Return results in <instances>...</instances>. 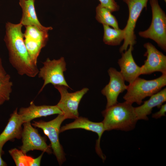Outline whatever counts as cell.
<instances>
[{
	"label": "cell",
	"instance_id": "6da1fadb",
	"mask_svg": "<svg viewBox=\"0 0 166 166\" xmlns=\"http://www.w3.org/2000/svg\"><path fill=\"white\" fill-rule=\"evenodd\" d=\"M22 25L19 23L6 24L4 41L8 51L10 63L21 76L34 77L38 75L37 66L32 64L24 42Z\"/></svg>",
	"mask_w": 166,
	"mask_h": 166
},
{
	"label": "cell",
	"instance_id": "7a4b0ae2",
	"mask_svg": "<svg viewBox=\"0 0 166 166\" xmlns=\"http://www.w3.org/2000/svg\"><path fill=\"white\" fill-rule=\"evenodd\" d=\"M102 122L105 131H128L135 128L138 121L132 104L126 101L117 102L103 111Z\"/></svg>",
	"mask_w": 166,
	"mask_h": 166
},
{
	"label": "cell",
	"instance_id": "3957f363",
	"mask_svg": "<svg viewBox=\"0 0 166 166\" xmlns=\"http://www.w3.org/2000/svg\"><path fill=\"white\" fill-rule=\"evenodd\" d=\"M166 85V74L151 80L138 77L128 85L127 92L123 98L132 104L136 103L140 105L144 99L158 92Z\"/></svg>",
	"mask_w": 166,
	"mask_h": 166
},
{
	"label": "cell",
	"instance_id": "277c9868",
	"mask_svg": "<svg viewBox=\"0 0 166 166\" xmlns=\"http://www.w3.org/2000/svg\"><path fill=\"white\" fill-rule=\"evenodd\" d=\"M152 12V22L147 30L140 31L139 36L155 42L164 51H166V15L158 0H149Z\"/></svg>",
	"mask_w": 166,
	"mask_h": 166
},
{
	"label": "cell",
	"instance_id": "5b68a950",
	"mask_svg": "<svg viewBox=\"0 0 166 166\" xmlns=\"http://www.w3.org/2000/svg\"><path fill=\"white\" fill-rule=\"evenodd\" d=\"M66 119L63 114H59L50 121H34L32 124L34 126L42 129L45 134L48 137L50 142L51 147L60 165L66 160L65 153L60 143L59 137L61 124Z\"/></svg>",
	"mask_w": 166,
	"mask_h": 166
},
{
	"label": "cell",
	"instance_id": "8992f818",
	"mask_svg": "<svg viewBox=\"0 0 166 166\" xmlns=\"http://www.w3.org/2000/svg\"><path fill=\"white\" fill-rule=\"evenodd\" d=\"M43 66L39 70L38 77L44 80L43 84L39 90L41 93L45 86L51 84L54 86L64 85L69 88L64 75L66 70V63L64 57L51 60L49 58L43 63Z\"/></svg>",
	"mask_w": 166,
	"mask_h": 166
},
{
	"label": "cell",
	"instance_id": "52a82bcc",
	"mask_svg": "<svg viewBox=\"0 0 166 166\" xmlns=\"http://www.w3.org/2000/svg\"><path fill=\"white\" fill-rule=\"evenodd\" d=\"M123 0L128 6L129 16L127 24L123 29L125 35L123 44L119 49L121 53L127 50L130 45L133 46L136 44L134 30L136 23L143 10L147 8L149 0Z\"/></svg>",
	"mask_w": 166,
	"mask_h": 166
},
{
	"label": "cell",
	"instance_id": "ba28073f",
	"mask_svg": "<svg viewBox=\"0 0 166 166\" xmlns=\"http://www.w3.org/2000/svg\"><path fill=\"white\" fill-rule=\"evenodd\" d=\"M54 86L61 95L60 99L56 105L62 111L66 119H75L78 117L79 104L89 89L85 88L79 91L70 93L67 91L69 88L67 86L64 85Z\"/></svg>",
	"mask_w": 166,
	"mask_h": 166
},
{
	"label": "cell",
	"instance_id": "9c48e42d",
	"mask_svg": "<svg viewBox=\"0 0 166 166\" xmlns=\"http://www.w3.org/2000/svg\"><path fill=\"white\" fill-rule=\"evenodd\" d=\"M48 32L34 26H26L24 42L31 61L35 65L37 66L38 56L48 40Z\"/></svg>",
	"mask_w": 166,
	"mask_h": 166
},
{
	"label": "cell",
	"instance_id": "30bf717a",
	"mask_svg": "<svg viewBox=\"0 0 166 166\" xmlns=\"http://www.w3.org/2000/svg\"><path fill=\"white\" fill-rule=\"evenodd\" d=\"M23 124V128L22 135V144L20 150L25 154L34 150L51 154V146L47 145L45 139L40 135L37 129L33 127L30 122H25Z\"/></svg>",
	"mask_w": 166,
	"mask_h": 166
},
{
	"label": "cell",
	"instance_id": "8fae6325",
	"mask_svg": "<svg viewBox=\"0 0 166 166\" xmlns=\"http://www.w3.org/2000/svg\"><path fill=\"white\" fill-rule=\"evenodd\" d=\"M147 57L144 64L140 67V74H149L156 72L166 74V56L158 50L151 43L144 44Z\"/></svg>",
	"mask_w": 166,
	"mask_h": 166
},
{
	"label": "cell",
	"instance_id": "7c38bea8",
	"mask_svg": "<svg viewBox=\"0 0 166 166\" xmlns=\"http://www.w3.org/2000/svg\"><path fill=\"white\" fill-rule=\"evenodd\" d=\"M108 72L110 77L109 81L101 91L107 99L106 108L118 102L119 94L126 90L128 86L125 84V81L120 71L114 68H110Z\"/></svg>",
	"mask_w": 166,
	"mask_h": 166
},
{
	"label": "cell",
	"instance_id": "4fadbf2b",
	"mask_svg": "<svg viewBox=\"0 0 166 166\" xmlns=\"http://www.w3.org/2000/svg\"><path fill=\"white\" fill-rule=\"evenodd\" d=\"M77 128L83 129L97 133L98 139L96 141V151L104 161L106 157L103 154L100 146L101 138L104 131H105L102 122H93L86 118L79 117L73 122L61 127L60 132L61 133L68 130Z\"/></svg>",
	"mask_w": 166,
	"mask_h": 166
},
{
	"label": "cell",
	"instance_id": "5bb4252c",
	"mask_svg": "<svg viewBox=\"0 0 166 166\" xmlns=\"http://www.w3.org/2000/svg\"><path fill=\"white\" fill-rule=\"evenodd\" d=\"M128 49L121 53V57L118 61L120 71L125 81L129 84L132 82L140 75V67L135 62L132 52L133 46L130 45Z\"/></svg>",
	"mask_w": 166,
	"mask_h": 166
},
{
	"label": "cell",
	"instance_id": "9a60e30c",
	"mask_svg": "<svg viewBox=\"0 0 166 166\" xmlns=\"http://www.w3.org/2000/svg\"><path fill=\"white\" fill-rule=\"evenodd\" d=\"M18 113L23 123L30 122L34 119L42 117L62 114V111L57 105H36L33 101L30 102L29 107L20 108Z\"/></svg>",
	"mask_w": 166,
	"mask_h": 166
},
{
	"label": "cell",
	"instance_id": "2e32d148",
	"mask_svg": "<svg viewBox=\"0 0 166 166\" xmlns=\"http://www.w3.org/2000/svg\"><path fill=\"white\" fill-rule=\"evenodd\" d=\"M23 124L22 119L16 108L10 115L7 124L4 129L0 134V153H2V148L8 141L14 139L22 138V125Z\"/></svg>",
	"mask_w": 166,
	"mask_h": 166
},
{
	"label": "cell",
	"instance_id": "e0dca14e",
	"mask_svg": "<svg viewBox=\"0 0 166 166\" xmlns=\"http://www.w3.org/2000/svg\"><path fill=\"white\" fill-rule=\"evenodd\" d=\"M166 101V88H164L152 95L148 100L144 101L143 104L134 107L135 112L138 120H148V116L150 114L153 108H160Z\"/></svg>",
	"mask_w": 166,
	"mask_h": 166
},
{
	"label": "cell",
	"instance_id": "ac0fdd59",
	"mask_svg": "<svg viewBox=\"0 0 166 166\" xmlns=\"http://www.w3.org/2000/svg\"><path fill=\"white\" fill-rule=\"evenodd\" d=\"M35 0H19V4L22 10V17L20 21L22 26H34L38 29L49 31L53 29L51 27H45L40 22L37 18L34 7Z\"/></svg>",
	"mask_w": 166,
	"mask_h": 166
},
{
	"label": "cell",
	"instance_id": "d6986e66",
	"mask_svg": "<svg viewBox=\"0 0 166 166\" xmlns=\"http://www.w3.org/2000/svg\"><path fill=\"white\" fill-rule=\"evenodd\" d=\"M104 35L103 41L107 45L117 46L120 44L125 38L124 29H115L103 25Z\"/></svg>",
	"mask_w": 166,
	"mask_h": 166
},
{
	"label": "cell",
	"instance_id": "ffe728a7",
	"mask_svg": "<svg viewBox=\"0 0 166 166\" xmlns=\"http://www.w3.org/2000/svg\"><path fill=\"white\" fill-rule=\"evenodd\" d=\"M95 18L100 23L112 27L119 28L117 20L109 9L99 4L96 8Z\"/></svg>",
	"mask_w": 166,
	"mask_h": 166
},
{
	"label": "cell",
	"instance_id": "44dd1931",
	"mask_svg": "<svg viewBox=\"0 0 166 166\" xmlns=\"http://www.w3.org/2000/svg\"><path fill=\"white\" fill-rule=\"evenodd\" d=\"M13 86L9 74H7L4 77L0 79V105L9 100Z\"/></svg>",
	"mask_w": 166,
	"mask_h": 166
},
{
	"label": "cell",
	"instance_id": "7402d4cb",
	"mask_svg": "<svg viewBox=\"0 0 166 166\" xmlns=\"http://www.w3.org/2000/svg\"><path fill=\"white\" fill-rule=\"evenodd\" d=\"M9 152L17 166H32L34 158L27 156L21 150L14 148L9 151Z\"/></svg>",
	"mask_w": 166,
	"mask_h": 166
},
{
	"label": "cell",
	"instance_id": "603a6c76",
	"mask_svg": "<svg viewBox=\"0 0 166 166\" xmlns=\"http://www.w3.org/2000/svg\"><path fill=\"white\" fill-rule=\"evenodd\" d=\"M100 4L105 7L112 12L118 11L120 9V6L115 0H99Z\"/></svg>",
	"mask_w": 166,
	"mask_h": 166
},
{
	"label": "cell",
	"instance_id": "cb8c5ba5",
	"mask_svg": "<svg viewBox=\"0 0 166 166\" xmlns=\"http://www.w3.org/2000/svg\"><path fill=\"white\" fill-rule=\"evenodd\" d=\"M166 112V104L162 105L160 108L159 111L152 114V117L157 119L161 117L165 116Z\"/></svg>",
	"mask_w": 166,
	"mask_h": 166
},
{
	"label": "cell",
	"instance_id": "d4e9b609",
	"mask_svg": "<svg viewBox=\"0 0 166 166\" xmlns=\"http://www.w3.org/2000/svg\"><path fill=\"white\" fill-rule=\"evenodd\" d=\"M7 74L2 65V59L0 57V79L4 77Z\"/></svg>",
	"mask_w": 166,
	"mask_h": 166
},
{
	"label": "cell",
	"instance_id": "484cf974",
	"mask_svg": "<svg viewBox=\"0 0 166 166\" xmlns=\"http://www.w3.org/2000/svg\"><path fill=\"white\" fill-rule=\"evenodd\" d=\"M42 153L38 157L34 158L33 161L32 163V166H39L40 165V163L42 157L43 155V153Z\"/></svg>",
	"mask_w": 166,
	"mask_h": 166
},
{
	"label": "cell",
	"instance_id": "4316f807",
	"mask_svg": "<svg viewBox=\"0 0 166 166\" xmlns=\"http://www.w3.org/2000/svg\"><path fill=\"white\" fill-rule=\"evenodd\" d=\"M2 154L0 153V166H6V163L3 160L2 158Z\"/></svg>",
	"mask_w": 166,
	"mask_h": 166
},
{
	"label": "cell",
	"instance_id": "83f0119b",
	"mask_svg": "<svg viewBox=\"0 0 166 166\" xmlns=\"http://www.w3.org/2000/svg\"><path fill=\"white\" fill-rule=\"evenodd\" d=\"M164 1L166 2V0H164Z\"/></svg>",
	"mask_w": 166,
	"mask_h": 166
},
{
	"label": "cell",
	"instance_id": "f1b7e54d",
	"mask_svg": "<svg viewBox=\"0 0 166 166\" xmlns=\"http://www.w3.org/2000/svg\"></svg>",
	"mask_w": 166,
	"mask_h": 166
}]
</instances>
